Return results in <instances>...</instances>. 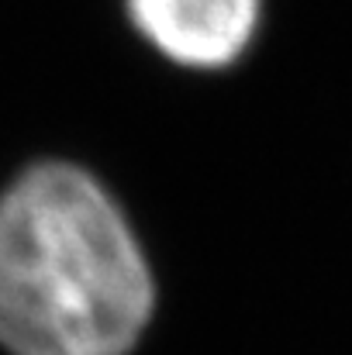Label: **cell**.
I'll use <instances>...</instances> for the list:
<instances>
[{
  "label": "cell",
  "mask_w": 352,
  "mask_h": 355,
  "mask_svg": "<svg viewBox=\"0 0 352 355\" xmlns=\"http://www.w3.org/2000/svg\"><path fill=\"white\" fill-rule=\"evenodd\" d=\"M149 259L115 197L42 162L0 197V345L10 355H128L149 328Z\"/></svg>",
  "instance_id": "6da1fadb"
},
{
  "label": "cell",
  "mask_w": 352,
  "mask_h": 355,
  "mask_svg": "<svg viewBox=\"0 0 352 355\" xmlns=\"http://www.w3.org/2000/svg\"><path fill=\"white\" fill-rule=\"evenodd\" d=\"M128 14L173 62L218 69L252 42L259 0H128Z\"/></svg>",
  "instance_id": "7a4b0ae2"
}]
</instances>
